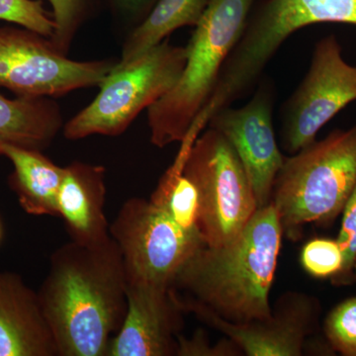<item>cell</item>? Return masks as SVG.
<instances>
[{
  "instance_id": "obj_1",
  "label": "cell",
  "mask_w": 356,
  "mask_h": 356,
  "mask_svg": "<svg viewBox=\"0 0 356 356\" xmlns=\"http://www.w3.org/2000/svg\"><path fill=\"white\" fill-rule=\"evenodd\" d=\"M58 356H108L127 313V281L118 245L58 248L38 291Z\"/></svg>"
},
{
  "instance_id": "obj_2",
  "label": "cell",
  "mask_w": 356,
  "mask_h": 356,
  "mask_svg": "<svg viewBox=\"0 0 356 356\" xmlns=\"http://www.w3.org/2000/svg\"><path fill=\"white\" fill-rule=\"evenodd\" d=\"M282 236L273 202L259 208L234 240L204 245L180 269L170 288L178 305L185 314L202 308L236 324L270 318Z\"/></svg>"
},
{
  "instance_id": "obj_3",
  "label": "cell",
  "mask_w": 356,
  "mask_h": 356,
  "mask_svg": "<svg viewBox=\"0 0 356 356\" xmlns=\"http://www.w3.org/2000/svg\"><path fill=\"white\" fill-rule=\"evenodd\" d=\"M254 0H212L195 26L175 86L147 108L156 147L181 143L213 95L220 72L243 31Z\"/></svg>"
},
{
  "instance_id": "obj_4",
  "label": "cell",
  "mask_w": 356,
  "mask_h": 356,
  "mask_svg": "<svg viewBox=\"0 0 356 356\" xmlns=\"http://www.w3.org/2000/svg\"><path fill=\"white\" fill-rule=\"evenodd\" d=\"M355 186L356 125L284 156L270 201L283 235L296 242L306 224H332Z\"/></svg>"
},
{
  "instance_id": "obj_5",
  "label": "cell",
  "mask_w": 356,
  "mask_h": 356,
  "mask_svg": "<svg viewBox=\"0 0 356 356\" xmlns=\"http://www.w3.org/2000/svg\"><path fill=\"white\" fill-rule=\"evenodd\" d=\"M185 63L186 48L170 44L168 38L128 64L117 63L93 102L65 123L64 137L77 140L93 135L120 136L143 110L175 86Z\"/></svg>"
},
{
  "instance_id": "obj_6",
  "label": "cell",
  "mask_w": 356,
  "mask_h": 356,
  "mask_svg": "<svg viewBox=\"0 0 356 356\" xmlns=\"http://www.w3.org/2000/svg\"><path fill=\"white\" fill-rule=\"evenodd\" d=\"M184 172L200 196L199 232L205 245L216 248L231 242L259 209L234 147L221 133L206 127L186 154Z\"/></svg>"
},
{
  "instance_id": "obj_7",
  "label": "cell",
  "mask_w": 356,
  "mask_h": 356,
  "mask_svg": "<svg viewBox=\"0 0 356 356\" xmlns=\"http://www.w3.org/2000/svg\"><path fill=\"white\" fill-rule=\"evenodd\" d=\"M120 250L127 283L170 288L192 255L205 245L145 198L124 202L109 227Z\"/></svg>"
},
{
  "instance_id": "obj_8",
  "label": "cell",
  "mask_w": 356,
  "mask_h": 356,
  "mask_svg": "<svg viewBox=\"0 0 356 356\" xmlns=\"http://www.w3.org/2000/svg\"><path fill=\"white\" fill-rule=\"evenodd\" d=\"M117 60H72L39 33L0 27V86L19 96L55 98L99 86Z\"/></svg>"
},
{
  "instance_id": "obj_9",
  "label": "cell",
  "mask_w": 356,
  "mask_h": 356,
  "mask_svg": "<svg viewBox=\"0 0 356 356\" xmlns=\"http://www.w3.org/2000/svg\"><path fill=\"white\" fill-rule=\"evenodd\" d=\"M355 100L356 67L330 35L316 44L308 72L283 107V147L295 154L315 142L318 131Z\"/></svg>"
},
{
  "instance_id": "obj_10",
  "label": "cell",
  "mask_w": 356,
  "mask_h": 356,
  "mask_svg": "<svg viewBox=\"0 0 356 356\" xmlns=\"http://www.w3.org/2000/svg\"><path fill=\"white\" fill-rule=\"evenodd\" d=\"M273 102V84H261L247 104L218 110L207 125L221 133L235 149L257 208L270 203L274 181L284 161L274 134Z\"/></svg>"
},
{
  "instance_id": "obj_11",
  "label": "cell",
  "mask_w": 356,
  "mask_h": 356,
  "mask_svg": "<svg viewBox=\"0 0 356 356\" xmlns=\"http://www.w3.org/2000/svg\"><path fill=\"white\" fill-rule=\"evenodd\" d=\"M356 26V0H262L248 15L235 48L236 58L262 72L297 30L316 23Z\"/></svg>"
},
{
  "instance_id": "obj_12",
  "label": "cell",
  "mask_w": 356,
  "mask_h": 356,
  "mask_svg": "<svg viewBox=\"0 0 356 356\" xmlns=\"http://www.w3.org/2000/svg\"><path fill=\"white\" fill-rule=\"evenodd\" d=\"M318 300L304 293L288 292L281 296L273 309V316L255 322H228L202 308L193 314L204 324L217 330L238 344L248 356H300L306 339L317 323Z\"/></svg>"
},
{
  "instance_id": "obj_13",
  "label": "cell",
  "mask_w": 356,
  "mask_h": 356,
  "mask_svg": "<svg viewBox=\"0 0 356 356\" xmlns=\"http://www.w3.org/2000/svg\"><path fill=\"white\" fill-rule=\"evenodd\" d=\"M127 313L108 356L177 355L185 315L170 288L127 283Z\"/></svg>"
},
{
  "instance_id": "obj_14",
  "label": "cell",
  "mask_w": 356,
  "mask_h": 356,
  "mask_svg": "<svg viewBox=\"0 0 356 356\" xmlns=\"http://www.w3.org/2000/svg\"><path fill=\"white\" fill-rule=\"evenodd\" d=\"M0 356H58L38 292L7 271L0 273Z\"/></svg>"
},
{
  "instance_id": "obj_15",
  "label": "cell",
  "mask_w": 356,
  "mask_h": 356,
  "mask_svg": "<svg viewBox=\"0 0 356 356\" xmlns=\"http://www.w3.org/2000/svg\"><path fill=\"white\" fill-rule=\"evenodd\" d=\"M106 170L104 166L74 161L65 166L58 196V217L72 242L100 245L111 236L105 215Z\"/></svg>"
},
{
  "instance_id": "obj_16",
  "label": "cell",
  "mask_w": 356,
  "mask_h": 356,
  "mask_svg": "<svg viewBox=\"0 0 356 356\" xmlns=\"http://www.w3.org/2000/svg\"><path fill=\"white\" fill-rule=\"evenodd\" d=\"M0 156L13 166L8 184L17 196L21 208L33 216L58 217V196L65 175L43 152L25 147L2 146Z\"/></svg>"
},
{
  "instance_id": "obj_17",
  "label": "cell",
  "mask_w": 356,
  "mask_h": 356,
  "mask_svg": "<svg viewBox=\"0 0 356 356\" xmlns=\"http://www.w3.org/2000/svg\"><path fill=\"white\" fill-rule=\"evenodd\" d=\"M64 119L54 98L0 92V147H25L44 152L64 128Z\"/></svg>"
},
{
  "instance_id": "obj_18",
  "label": "cell",
  "mask_w": 356,
  "mask_h": 356,
  "mask_svg": "<svg viewBox=\"0 0 356 356\" xmlns=\"http://www.w3.org/2000/svg\"><path fill=\"white\" fill-rule=\"evenodd\" d=\"M212 0H159L149 15L131 30L119 65H126L158 46L172 32L185 26L195 27Z\"/></svg>"
},
{
  "instance_id": "obj_19",
  "label": "cell",
  "mask_w": 356,
  "mask_h": 356,
  "mask_svg": "<svg viewBox=\"0 0 356 356\" xmlns=\"http://www.w3.org/2000/svg\"><path fill=\"white\" fill-rule=\"evenodd\" d=\"M194 140L191 137L182 140L177 158L159 179L149 201L180 228L200 235V196L196 185L184 172L185 158Z\"/></svg>"
},
{
  "instance_id": "obj_20",
  "label": "cell",
  "mask_w": 356,
  "mask_h": 356,
  "mask_svg": "<svg viewBox=\"0 0 356 356\" xmlns=\"http://www.w3.org/2000/svg\"><path fill=\"white\" fill-rule=\"evenodd\" d=\"M56 23L51 41L67 55L74 37L95 8L96 0H48Z\"/></svg>"
},
{
  "instance_id": "obj_21",
  "label": "cell",
  "mask_w": 356,
  "mask_h": 356,
  "mask_svg": "<svg viewBox=\"0 0 356 356\" xmlns=\"http://www.w3.org/2000/svg\"><path fill=\"white\" fill-rule=\"evenodd\" d=\"M324 331L332 350L356 356V297L344 300L330 312Z\"/></svg>"
},
{
  "instance_id": "obj_22",
  "label": "cell",
  "mask_w": 356,
  "mask_h": 356,
  "mask_svg": "<svg viewBox=\"0 0 356 356\" xmlns=\"http://www.w3.org/2000/svg\"><path fill=\"white\" fill-rule=\"evenodd\" d=\"M0 20L50 39L56 30L53 14L44 8L42 0H0Z\"/></svg>"
},
{
  "instance_id": "obj_23",
  "label": "cell",
  "mask_w": 356,
  "mask_h": 356,
  "mask_svg": "<svg viewBox=\"0 0 356 356\" xmlns=\"http://www.w3.org/2000/svg\"><path fill=\"white\" fill-rule=\"evenodd\" d=\"M302 266L316 278H334L343 270V250L337 240L318 238L309 241L300 255Z\"/></svg>"
},
{
  "instance_id": "obj_24",
  "label": "cell",
  "mask_w": 356,
  "mask_h": 356,
  "mask_svg": "<svg viewBox=\"0 0 356 356\" xmlns=\"http://www.w3.org/2000/svg\"><path fill=\"white\" fill-rule=\"evenodd\" d=\"M341 231L337 236V243L343 250L344 262L343 270L336 277L332 278V283L339 286L350 284L353 280L356 262V186L350 198L344 205Z\"/></svg>"
},
{
  "instance_id": "obj_25",
  "label": "cell",
  "mask_w": 356,
  "mask_h": 356,
  "mask_svg": "<svg viewBox=\"0 0 356 356\" xmlns=\"http://www.w3.org/2000/svg\"><path fill=\"white\" fill-rule=\"evenodd\" d=\"M178 356H235L242 355V350L232 339L211 346L207 334L201 330L196 332L191 339L184 336L177 337Z\"/></svg>"
},
{
  "instance_id": "obj_26",
  "label": "cell",
  "mask_w": 356,
  "mask_h": 356,
  "mask_svg": "<svg viewBox=\"0 0 356 356\" xmlns=\"http://www.w3.org/2000/svg\"><path fill=\"white\" fill-rule=\"evenodd\" d=\"M117 17L137 27L149 15L159 0H108Z\"/></svg>"
},
{
  "instance_id": "obj_27",
  "label": "cell",
  "mask_w": 356,
  "mask_h": 356,
  "mask_svg": "<svg viewBox=\"0 0 356 356\" xmlns=\"http://www.w3.org/2000/svg\"><path fill=\"white\" fill-rule=\"evenodd\" d=\"M1 238H2V225H1V222H0V241H1Z\"/></svg>"
},
{
  "instance_id": "obj_28",
  "label": "cell",
  "mask_w": 356,
  "mask_h": 356,
  "mask_svg": "<svg viewBox=\"0 0 356 356\" xmlns=\"http://www.w3.org/2000/svg\"><path fill=\"white\" fill-rule=\"evenodd\" d=\"M353 280L356 281V262L355 266V273H353Z\"/></svg>"
}]
</instances>
